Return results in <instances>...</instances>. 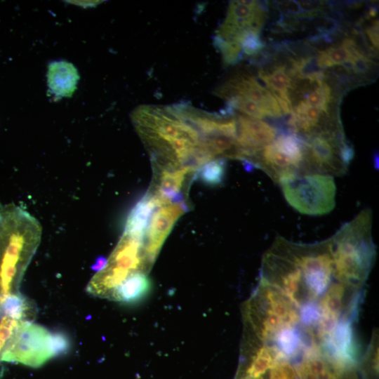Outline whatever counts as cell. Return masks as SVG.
Segmentation results:
<instances>
[{"label":"cell","instance_id":"cell-1","mask_svg":"<svg viewBox=\"0 0 379 379\" xmlns=\"http://www.w3.org/2000/svg\"><path fill=\"white\" fill-rule=\"evenodd\" d=\"M364 296L361 288L331 270L287 260L260 271L244 319L293 337L308 366L363 375L373 351L357 329Z\"/></svg>","mask_w":379,"mask_h":379},{"label":"cell","instance_id":"cell-2","mask_svg":"<svg viewBox=\"0 0 379 379\" xmlns=\"http://www.w3.org/2000/svg\"><path fill=\"white\" fill-rule=\"evenodd\" d=\"M41 234L38 220L21 206L13 203L0 206V302L19 293Z\"/></svg>","mask_w":379,"mask_h":379},{"label":"cell","instance_id":"cell-3","mask_svg":"<svg viewBox=\"0 0 379 379\" xmlns=\"http://www.w3.org/2000/svg\"><path fill=\"white\" fill-rule=\"evenodd\" d=\"M281 187L288 204L301 213L321 215L335 207L336 186L331 175H305L284 182Z\"/></svg>","mask_w":379,"mask_h":379},{"label":"cell","instance_id":"cell-4","mask_svg":"<svg viewBox=\"0 0 379 379\" xmlns=\"http://www.w3.org/2000/svg\"><path fill=\"white\" fill-rule=\"evenodd\" d=\"M53 357L52 334L42 326L20 321L6 343L0 360L37 368Z\"/></svg>","mask_w":379,"mask_h":379},{"label":"cell","instance_id":"cell-5","mask_svg":"<svg viewBox=\"0 0 379 379\" xmlns=\"http://www.w3.org/2000/svg\"><path fill=\"white\" fill-rule=\"evenodd\" d=\"M215 94L227 100L234 95L243 96L260 107L267 117L281 118L283 114L272 93L253 75L239 72L217 88Z\"/></svg>","mask_w":379,"mask_h":379},{"label":"cell","instance_id":"cell-6","mask_svg":"<svg viewBox=\"0 0 379 379\" xmlns=\"http://www.w3.org/2000/svg\"><path fill=\"white\" fill-rule=\"evenodd\" d=\"M185 211V203H171L153 213L147 226L143 246L147 267L152 264L175 222Z\"/></svg>","mask_w":379,"mask_h":379},{"label":"cell","instance_id":"cell-7","mask_svg":"<svg viewBox=\"0 0 379 379\" xmlns=\"http://www.w3.org/2000/svg\"><path fill=\"white\" fill-rule=\"evenodd\" d=\"M48 86L57 98L71 97L79 79L76 67L64 60L54 61L48 67Z\"/></svg>","mask_w":379,"mask_h":379},{"label":"cell","instance_id":"cell-8","mask_svg":"<svg viewBox=\"0 0 379 379\" xmlns=\"http://www.w3.org/2000/svg\"><path fill=\"white\" fill-rule=\"evenodd\" d=\"M159 207L152 194H146L129 213L124 232L145 239L154 209Z\"/></svg>","mask_w":379,"mask_h":379},{"label":"cell","instance_id":"cell-9","mask_svg":"<svg viewBox=\"0 0 379 379\" xmlns=\"http://www.w3.org/2000/svg\"><path fill=\"white\" fill-rule=\"evenodd\" d=\"M151 284L147 274L136 272L130 274L114 291L111 300L126 302H137L149 291Z\"/></svg>","mask_w":379,"mask_h":379},{"label":"cell","instance_id":"cell-10","mask_svg":"<svg viewBox=\"0 0 379 379\" xmlns=\"http://www.w3.org/2000/svg\"><path fill=\"white\" fill-rule=\"evenodd\" d=\"M1 313L18 321H30L36 315L35 303L20 292L6 296L0 302Z\"/></svg>","mask_w":379,"mask_h":379},{"label":"cell","instance_id":"cell-11","mask_svg":"<svg viewBox=\"0 0 379 379\" xmlns=\"http://www.w3.org/2000/svg\"><path fill=\"white\" fill-rule=\"evenodd\" d=\"M291 68L288 74L298 79L310 81H321L324 79V72L321 69L314 56L291 58Z\"/></svg>","mask_w":379,"mask_h":379},{"label":"cell","instance_id":"cell-12","mask_svg":"<svg viewBox=\"0 0 379 379\" xmlns=\"http://www.w3.org/2000/svg\"><path fill=\"white\" fill-rule=\"evenodd\" d=\"M317 61L321 69L343 65L352 58L350 51L343 44L335 47H330L319 51Z\"/></svg>","mask_w":379,"mask_h":379},{"label":"cell","instance_id":"cell-13","mask_svg":"<svg viewBox=\"0 0 379 379\" xmlns=\"http://www.w3.org/2000/svg\"><path fill=\"white\" fill-rule=\"evenodd\" d=\"M197 177L204 183L218 185L223 181L225 173V162L223 159L211 160L199 169Z\"/></svg>","mask_w":379,"mask_h":379},{"label":"cell","instance_id":"cell-14","mask_svg":"<svg viewBox=\"0 0 379 379\" xmlns=\"http://www.w3.org/2000/svg\"><path fill=\"white\" fill-rule=\"evenodd\" d=\"M332 100V91L330 86L323 81L320 86L305 96L303 100L307 105L317 107L326 114H329L328 106Z\"/></svg>","mask_w":379,"mask_h":379},{"label":"cell","instance_id":"cell-15","mask_svg":"<svg viewBox=\"0 0 379 379\" xmlns=\"http://www.w3.org/2000/svg\"><path fill=\"white\" fill-rule=\"evenodd\" d=\"M350 61L352 72L356 74H365L368 72L374 63L364 53H358L354 55Z\"/></svg>","mask_w":379,"mask_h":379},{"label":"cell","instance_id":"cell-16","mask_svg":"<svg viewBox=\"0 0 379 379\" xmlns=\"http://www.w3.org/2000/svg\"><path fill=\"white\" fill-rule=\"evenodd\" d=\"M18 323V321L6 315H4L0 320V358L6 343L13 333Z\"/></svg>","mask_w":379,"mask_h":379},{"label":"cell","instance_id":"cell-17","mask_svg":"<svg viewBox=\"0 0 379 379\" xmlns=\"http://www.w3.org/2000/svg\"><path fill=\"white\" fill-rule=\"evenodd\" d=\"M52 334V347L55 357L67 353L70 348V340L63 332L57 331Z\"/></svg>","mask_w":379,"mask_h":379},{"label":"cell","instance_id":"cell-18","mask_svg":"<svg viewBox=\"0 0 379 379\" xmlns=\"http://www.w3.org/2000/svg\"><path fill=\"white\" fill-rule=\"evenodd\" d=\"M366 34L373 46L378 50V20L373 22L372 25L366 29Z\"/></svg>","mask_w":379,"mask_h":379},{"label":"cell","instance_id":"cell-19","mask_svg":"<svg viewBox=\"0 0 379 379\" xmlns=\"http://www.w3.org/2000/svg\"><path fill=\"white\" fill-rule=\"evenodd\" d=\"M1 307H0V315H1Z\"/></svg>","mask_w":379,"mask_h":379}]
</instances>
